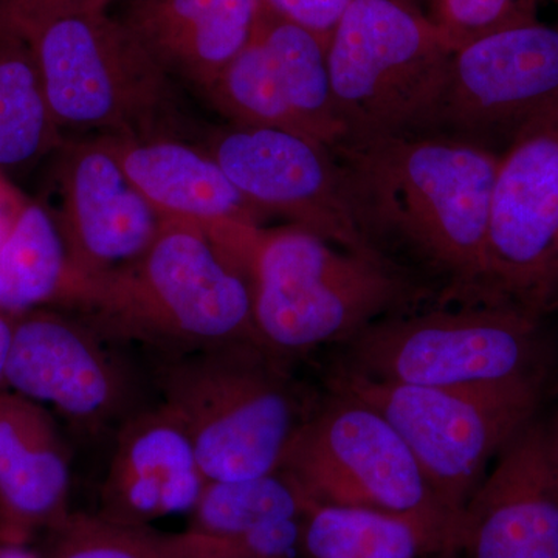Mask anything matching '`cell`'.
Masks as SVG:
<instances>
[{"label":"cell","instance_id":"cell-16","mask_svg":"<svg viewBox=\"0 0 558 558\" xmlns=\"http://www.w3.org/2000/svg\"><path fill=\"white\" fill-rule=\"evenodd\" d=\"M207 483L185 425L160 402L135 410L117 428L97 513L138 526L190 515Z\"/></svg>","mask_w":558,"mask_h":558},{"label":"cell","instance_id":"cell-31","mask_svg":"<svg viewBox=\"0 0 558 558\" xmlns=\"http://www.w3.org/2000/svg\"><path fill=\"white\" fill-rule=\"evenodd\" d=\"M14 317L0 311V389L5 387L7 360L13 339Z\"/></svg>","mask_w":558,"mask_h":558},{"label":"cell","instance_id":"cell-3","mask_svg":"<svg viewBox=\"0 0 558 558\" xmlns=\"http://www.w3.org/2000/svg\"><path fill=\"white\" fill-rule=\"evenodd\" d=\"M209 241L247 279L256 336L281 357L354 339L418 296L395 260L348 252L296 226H236Z\"/></svg>","mask_w":558,"mask_h":558},{"label":"cell","instance_id":"cell-6","mask_svg":"<svg viewBox=\"0 0 558 558\" xmlns=\"http://www.w3.org/2000/svg\"><path fill=\"white\" fill-rule=\"evenodd\" d=\"M28 43L61 132L157 138L178 128L171 76L106 10L84 5Z\"/></svg>","mask_w":558,"mask_h":558},{"label":"cell","instance_id":"cell-30","mask_svg":"<svg viewBox=\"0 0 558 558\" xmlns=\"http://www.w3.org/2000/svg\"><path fill=\"white\" fill-rule=\"evenodd\" d=\"M27 202L11 185L7 175L0 172V244L9 236Z\"/></svg>","mask_w":558,"mask_h":558},{"label":"cell","instance_id":"cell-20","mask_svg":"<svg viewBox=\"0 0 558 558\" xmlns=\"http://www.w3.org/2000/svg\"><path fill=\"white\" fill-rule=\"evenodd\" d=\"M462 523L343 506H307L301 519L306 558H421L454 556Z\"/></svg>","mask_w":558,"mask_h":558},{"label":"cell","instance_id":"cell-34","mask_svg":"<svg viewBox=\"0 0 558 558\" xmlns=\"http://www.w3.org/2000/svg\"><path fill=\"white\" fill-rule=\"evenodd\" d=\"M113 0H87L86 7H89V9L108 10Z\"/></svg>","mask_w":558,"mask_h":558},{"label":"cell","instance_id":"cell-14","mask_svg":"<svg viewBox=\"0 0 558 558\" xmlns=\"http://www.w3.org/2000/svg\"><path fill=\"white\" fill-rule=\"evenodd\" d=\"M58 153V226L68 252V284L142 255L165 220L134 189L108 140H64Z\"/></svg>","mask_w":558,"mask_h":558},{"label":"cell","instance_id":"cell-23","mask_svg":"<svg viewBox=\"0 0 558 558\" xmlns=\"http://www.w3.org/2000/svg\"><path fill=\"white\" fill-rule=\"evenodd\" d=\"M62 143L31 43L0 33V172L28 170Z\"/></svg>","mask_w":558,"mask_h":558},{"label":"cell","instance_id":"cell-4","mask_svg":"<svg viewBox=\"0 0 558 558\" xmlns=\"http://www.w3.org/2000/svg\"><path fill=\"white\" fill-rule=\"evenodd\" d=\"M161 402L185 425L208 481L255 478L281 469L304 411L281 355L231 341L163 355Z\"/></svg>","mask_w":558,"mask_h":558},{"label":"cell","instance_id":"cell-10","mask_svg":"<svg viewBox=\"0 0 558 558\" xmlns=\"http://www.w3.org/2000/svg\"><path fill=\"white\" fill-rule=\"evenodd\" d=\"M486 260L492 303L537 315L558 310V105L499 156Z\"/></svg>","mask_w":558,"mask_h":558},{"label":"cell","instance_id":"cell-27","mask_svg":"<svg viewBox=\"0 0 558 558\" xmlns=\"http://www.w3.org/2000/svg\"><path fill=\"white\" fill-rule=\"evenodd\" d=\"M433 24L454 53L473 40L537 21L538 0H435Z\"/></svg>","mask_w":558,"mask_h":558},{"label":"cell","instance_id":"cell-35","mask_svg":"<svg viewBox=\"0 0 558 558\" xmlns=\"http://www.w3.org/2000/svg\"><path fill=\"white\" fill-rule=\"evenodd\" d=\"M539 2H543V0H538V3H539Z\"/></svg>","mask_w":558,"mask_h":558},{"label":"cell","instance_id":"cell-24","mask_svg":"<svg viewBox=\"0 0 558 558\" xmlns=\"http://www.w3.org/2000/svg\"><path fill=\"white\" fill-rule=\"evenodd\" d=\"M69 277L58 220L39 202H27L0 244V311L25 314L60 304Z\"/></svg>","mask_w":558,"mask_h":558},{"label":"cell","instance_id":"cell-2","mask_svg":"<svg viewBox=\"0 0 558 558\" xmlns=\"http://www.w3.org/2000/svg\"><path fill=\"white\" fill-rule=\"evenodd\" d=\"M60 304L78 311L102 339L154 348L161 357L231 341L260 343L247 279L186 223L163 222L137 258L73 279Z\"/></svg>","mask_w":558,"mask_h":558},{"label":"cell","instance_id":"cell-25","mask_svg":"<svg viewBox=\"0 0 558 558\" xmlns=\"http://www.w3.org/2000/svg\"><path fill=\"white\" fill-rule=\"evenodd\" d=\"M311 499L284 470L255 478L208 481L190 512V531L233 539L256 529L303 519Z\"/></svg>","mask_w":558,"mask_h":558},{"label":"cell","instance_id":"cell-11","mask_svg":"<svg viewBox=\"0 0 558 558\" xmlns=\"http://www.w3.org/2000/svg\"><path fill=\"white\" fill-rule=\"evenodd\" d=\"M202 149L267 218L281 216L337 247L389 259L363 230L343 170L326 146L292 132L230 124L205 135Z\"/></svg>","mask_w":558,"mask_h":558},{"label":"cell","instance_id":"cell-8","mask_svg":"<svg viewBox=\"0 0 558 558\" xmlns=\"http://www.w3.org/2000/svg\"><path fill=\"white\" fill-rule=\"evenodd\" d=\"M545 384L414 387L343 368L332 391L379 411L405 440L440 505L462 517L488 462L535 417Z\"/></svg>","mask_w":558,"mask_h":558},{"label":"cell","instance_id":"cell-12","mask_svg":"<svg viewBox=\"0 0 558 558\" xmlns=\"http://www.w3.org/2000/svg\"><path fill=\"white\" fill-rule=\"evenodd\" d=\"M557 105L558 25L532 21L451 54L442 97L424 134L495 149Z\"/></svg>","mask_w":558,"mask_h":558},{"label":"cell","instance_id":"cell-36","mask_svg":"<svg viewBox=\"0 0 558 558\" xmlns=\"http://www.w3.org/2000/svg\"><path fill=\"white\" fill-rule=\"evenodd\" d=\"M432 2H435V0H432Z\"/></svg>","mask_w":558,"mask_h":558},{"label":"cell","instance_id":"cell-22","mask_svg":"<svg viewBox=\"0 0 558 558\" xmlns=\"http://www.w3.org/2000/svg\"><path fill=\"white\" fill-rule=\"evenodd\" d=\"M256 32L269 47L304 137L332 148L344 138L328 69V46L260 0Z\"/></svg>","mask_w":558,"mask_h":558},{"label":"cell","instance_id":"cell-15","mask_svg":"<svg viewBox=\"0 0 558 558\" xmlns=\"http://www.w3.org/2000/svg\"><path fill=\"white\" fill-rule=\"evenodd\" d=\"M462 512L465 558H558V469L548 424L532 418Z\"/></svg>","mask_w":558,"mask_h":558},{"label":"cell","instance_id":"cell-5","mask_svg":"<svg viewBox=\"0 0 558 558\" xmlns=\"http://www.w3.org/2000/svg\"><path fill=\"white\" fill-rule=\"evenodd\" d=\"M347 369L414 387H484L546 380L542 315L506 303L440 304L389 315L348 341Z\"/></svg>","mask_w":558,"mask_h":558},{"label":"cell","instance_id":"cell-28","mask_svg":"<svg viewBox=\"0 0 558 558\" xmlns=\"http://www.w3.org/2000/svg\"><path fill=\"white\" fill-rule=\"evenodd\" d=\"M87 0H0V33L28 40L49 22L83 9Z\"/></svg>","mask_w":558,"mask_h":558},{"label":"cell","instance_id":"cell-26","mask_svg":"<svg viewBox=\"0 0 558 558\" xmlns=\"http://www.w3.org/2000/svg\"><path fill=\"white\" fill-rule=\"evenodd\" d=\"M204 95L233 126L279 130L304 137L274 57L256 28L247 46Z\"/></svg>","mask_w":558,"mask_h":558},{"label":"cell","instance_id":"cell-9","mask_svg":"<svg viewBox=\"0 0 558 558\" xmlns=\"http://www.w3.org/2000/svg\"><path fill=\"white\" fill-rule=\"evenodd\" d=\"M281 470L318 505L462 523L440 505L387 418L341 392L307 413Z\"/></svg>","mask_w":558,"mask_h":558},{"label":"cell","instance_id":"cell-13","mask_svg":"<svg viewBox=\"0 0 558 558\" xmlns=\"http://www.w3.org/2000/svg\"><path fill=\"white\" fill-rule=\"evenodd\" d=\"M83 319L35 310L14 317L5 387L97 436L131 416L130 373Z\"/></svg>","mask_w":558,"mask_h":558},{"label":"cell","instance_id":"cell-18","mask_svg":"<svg viewBox=\"0 0 558 558\" xmlns=\"http://www.w3.org/2000/svg\"><path fill=\"white\" fill-rule=\"evenodd\" d=\"M102 137L134 189L165 222L197 227L207 236L230 227H263L267 216L204 149L174 137Z\"/></svg>","mask_w":558,"mask_h":558},{"label":"cell","instance_id":"cell-1","mask_svg":"<svg viewBox=\"0 0 558 558\" xmlns=\"http://www.w3.org/2000/svg\"><path fill=\"white\" fill-rule=\"evenodd\" d=\"M330 153L384 255L385 245H399L442 279L440 304L492 303L487 223L501 153L424 132L344 138Z\"/></svg>","mask_w":558,"mask_h":558},{"label":"cell","instance_id":"cell-21","mask_svg":"<svg viewBox=\"0 0 558 558\" xmlns=\"http://www.w3.org/2000/svg\"><path fill=\"white\" fill-rule=\"evenodd\" d=\"M47 537L43 558H255L245 537H208L190 529L161 532L98 513L72 512Z\"/></svg>","mask_w":558,"mask_h":558},{"label":"cell","instance_id":"cell-29","mask_svg":"<svg viewBox=\"0 0 558 558\" xmlns=\"http://www.w3.org/2000/svg\"><path fill=\"white\" fill-rule=\"evenodd\" d=\"M351 2L352 0H264L279 16L314 33L326 46Z\"/></svg>","mask_w":558,"mask_h":558},{"label":"cell","instance_id":"cell-33","mask_svg":"<svg viewBox=\"0 0 558 558\" xmlns=\"http://www.w3.org/2000/svg\"><path fill=\"white\" fill-rule=\"evenodd\" d=\"M550 450H553L554 461L558 469V411L554 421L548 424Z\"/></svg>","mask_w":558,"mask_h":558},{"label":"cell","instance_id":"cell-19","mask_svg":"<svg viewBox=\"0 0 558 558\" xmlns=\"http://www.w3.org/2000/svg\"><path fill=\"white\" fill-rule=\"evenodd\" d=\"M260 0H123L116 20L172 80L202 94L252 39Z\"/></svg>","mask_w":558,"mask_h":558},{"label":"cell","instance_id":"cell-17","mask_svg":"<svg viewBox=\"0 0 558 558\" xmlns=\"http://www.w3.org/2000/svg\"><path fill=\"white\" fill-rule=\"evenodd\" d=\"M70 453L53 416L0 389V545L31 546L70 515Z\"/></svg>","mask_w":558,"mask_h":558},{"label":"cell","instance_id":"cell-7","mask_svg":"<svg viewBox=\"0 0 558 558\" xmlns=\"http://www.w3.org/2000/svg\"><path fill=\"white\" fill-rule=\"evenodd\" d=\"M451 54L413 3L352 0L328 44L330 89L344 138L427 131Z\"/></svg>","mask_w":558,"mask_h":558},{"label":"cell","instance_id":"cell-32","mask_svg":"<svg viewBox=\"0 0 558 558\" xmlns=\"http://www.w3.org/2000/svg\"><path fill=\"white\" fill-rule=\"evenodd\" d=\"M0 558H43L31 546L0 545Z\"/></svg>","mask_w":558,"mask_h":558}]
</instances>
